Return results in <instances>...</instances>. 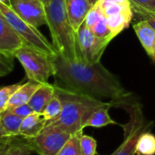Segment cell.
Here are the masks:
<instances>
[{
  "instance_id": "1",
  "label": "cell",
  "mask_w": 155,
  "mask_h": 155,
  "mask_svg": "<svg viewBox=\"0 0 155 155\" xmlns=\"http://www.w3.org/2000/svg\"><path fill=\"white\" fill-rule=\"evenodd\" d=\"M57 84L65 89L101 100L119 101L130 93L117 78L99 62L89 63L83 59H69L58 53L52 57Z\"/></svg>"
},
{
  "instance_id": "2",
  "label": "cell",
  "mask_w": 155,
  "mask_h": 155,
  "mask_svg": "<svg viewBox=\"0 0 155 155\" xmlns=\"http://www.w3.org/2000/svg\"><path fill=\"white\" fill-rule=\"evenodd\" d=\"M55 94L61 100L62 111L59 117L47 124L55 125L71 135L83 131L92 112L110 102L76 92L55 84Z\"/></svg>"
},
{
  "instance_id": "3",
  "label": "cell",
  "mask_w": 155,
  "mask_h": 155,
  "mask_svg": "<svg viewBox=\"0 0 155 155\" xmlns=\"http://www.w3.org/2000/svg\"><path fill=\"white\" fill-rule=\"evenodd\" d=\"M45 8L47 26L50 31L52 45L57 52L69 59H82L77 31L70 23L64 0H51Z\"/></svg>"
},
{
  "instance_id": "4",
  "label": "cell",
  "mask_w": 155,
  "mask_h": 155,
  "mask_svg": "<svg viewBox=\"0 0 155 155\" xmlns=\"http://www.w3.org/2000/svg\"><path fill=\"white\" fill-rule=\"evenodd\" d=\"M14 57L21 63L30 81L43 84L48 82L49 78L55 75L52 57L31 46L23 45L16 51Z\"/></svg>"
},
{
  "instance_id": "5",
  "label": "cell",
  "mask_w": 155,
  "mask_h": 155,
  "mask_svg": "<svg viewBox=\"0 0 155 155\" xmlns=\"http://www.w3.org/2000/svg\"><path fill=\"white\" fill-rule=\"evenodd\" d=\"M0 11L4 14L17 33L22 38L26 45L31 46L51 57L58 54L54 46L45 38V36L37 28L24 21L10 7L0 3Z\"/></svg>"
},
{
  "instance_id": "6",
  "label": "cell",
  "mask_w": 155,
  "mask_h": 155,
  "mask_svg": "<svg viewBox=\"0 0 155 155\" xmlns=\"http://www.w3.org/2000/svg\"><path fill=\"white\" fill-rule=\"evenodd\" d=\"M70 136V133L59 127L46 124L38 136L26 140L31 150L38 155H57Z\"/></svg>"
},
{
  "instance_id": "7",
  "label": "cell",
  "mask_w": 155,
  "mask_h": 155,
  "mask_svg": "<svg viewBox=\"0 0 155 155\" xmlns=\"http://www.w3.org/2000/svg\"><path fill=\"white\" fill-rule=\"evenodd\" d=\"M78 44L83 60L89 63L101 61L110 40L98 38L85 22L77 30Z\"/></svg>"
},
{
  "instance_id": "8",
  "label": "cell",
  "mask_w": 155,
  "mask_h": 155,
  "mask_svg": "<svg viewBox=\"0 0 155 155\" xmlns=\"http://www.w3.org/2000/svg\"><path fill=\"white\" fill-rule=\"evenodd\" d=\"M147 123L139 108L130 112V120L124 126V139L110 155H135L140 135L146 130Z\"/></svg>"
},
{
  "instance_id": "9",
  "label": "cell",
  "mask_w": 155,
  "mask_h": 155,
  "mask_svg": "<svg viewBox=\"0 0 155 155\" xmlns=\"http://www.w3.org/2000/svg\"><path fill=\"white\" fill-rule=\"evenodd\" d=\"M10 8L24 21L37 28L47 25L45 5L40 0H11Z\"/></svg>"
},
{
  "instance_id": "10",
  "label": "cell",
  "mask_w": 155,
  "mask_h": 155,
  "mask_svg": "<svg viewBox=\"0 0 155 155\" xmlns=\"http://www.w3.org/2000/svg\"><path fill=\"white\" fill-rule=\"evenodd\" d=\"M23 45L25 41L0 11V52L14 57L16 51Z\"/></svg>"
},
{
  "instance_id": "11",
  "label": "cell",
  "mask_w": 155,
  "mask_h": 155,
  "mask_svg": "<svg viewBox=\"0 0 155 155\" xmlns=\"http://www.w3.org/2000/svg\"><path fill=\"white\" fill-rule=\"evenodd\" d=\"M64 2L70 23L77 31L84 23L92 6L89 0H64Z\"/></svg>"
},
{
  "instance_id": "12",
  "label": "cell",
  "mask_w": 155,
  "mask_h": 155,
  "mask_svg": "<svg viewBox=\"0 0 155 155\" xmlns=\"http://www.w3.org/2000/svg\"><path fill=\"white\" fill-rule=\"evenodd\" d=\"M133 29L147 55L155 61V29L143 19L134 24Z\"/></svg>"
},
{
  "instance_id": "13",
  "label": "cell",
  "mask_w": 155,
  "mask_h": 155,
  "mask_svg": "<svg viewBox=\"0 0 155 155\" xmlns=\"http://www.w3.org/2000/svg\"><path fill=\"white\" fill-rule=\"evenodd\" d=\"M47 120L40 113L34 112L24 118L19 130V136L24 139H31L38 136L45 128Z\"/></svg>"
},
{
  "instance_id": "14",
  "label": "cell",
  "mask_w": 155,
  "mask_h": 155,
  "mask_svg": "<svg viewBox=\"0 0 155 155\" xmlns=\"http://www.w3.org/2000/svg\"><path fill=\"white\" fill-rule=\"evenodd\" d=\"M55 95V84H50L48 82L43 83L35 91L31 97L28 104L33 109L34 112L42 113L48 103Z\"/></svg>"
},
{
  "instance_id": "15",
  "label": "cell",
  "mask_w": 155,
  "mask_h": 155,
  "mask_svg": "<svg viewBox=\"0 0 155 155\" xmlns=\"http://www.w3.org/2000/svg\"><path fill=\"white\" fill-rule=\"evenodd\" d=\"M40 85L41 83L30 80H28L27 83L23 85L21 84V86L17 90V91L11 97L8 105V109L28 103L31 97L33 96L35 91L39 88Z\"/></svg>"
},
{
  "instance_id": "16",
  "label": "cell",
  "mask_w": 155,
  "mask_h": 155,
  "mask_svg": "<svg viewBox=\"0 0 155 155\" xmlns=\"http://www.w3.org/2000/svg\"><path fill=\"white\" fill-rule=\"evenodd\" d=\"M16 137H11L0 142V155H30L32 150L27 142L15 140Z\"/></svg>"
},
{
  "instance_id": "17",
  "label": "cell",
  "mask_w": 155,
  "mask_h": 155,
  "mask_svg": "<svg viewBox=\"0 0 155 155\" xmlns=\"http://www.w3.org/2000/svg\"><path fill=\"white\" fill-rule=\"evenodd\" d=\"M111 106L112 102H110L104 106L96 109L87 120L86 127L101 128L110 124H117V122L113 120L109 115V110Z\"/></svg>"
},
{
  "instance_id": "18",
  "label": "cell",
  "mask_w": 155,
  "mask_h": 155,
  "mask_svg": "<svg viewBox=\"0 0 155 155\" xmlns=\"http://www.w3.org/2000/svg\"><path fill=\"white\" fill-rule=\"evenodd\" d=\"M133 11L132 9L115 14L110 17H105L107 19L108 27L111 33L116 37L118 34H120L122 30H124L128 26L130 25L132 18H133Z\"/></svg>"
},
{
  "instance_id": "19",
  "label": "cell",
  "mask_w": 155,
  "mask_h": 155,
  "mask_svg": "<svg viewBox=\"0 0 155 155\" xmlns=\"http://www.w3.org/2000/svg\"><path fill=\"white\" fill-rule=\"evenodd\" d=\"M23 119L16 115L9 110H6L1 112L0 125L12 137L19 136V130Z\"/></svg>"
},
{
  "instance_id": "20",
  "label": "cell",
  "mask_w": 155,
  "mask_h": 155,
  "mask_svg": "<svg viewBox=\"0 0 155 155\" xmlns=\"http://www.w3.org/2000/svg\"><path fill=\"white\" fill-rule=\"evenodd\" d=\"M136 153L138 155H155V135L145 130L138 140Z\"/></svg>"
},
{
  "instance_id": "21",
  "label": "cell",
  "mask_w": 155,
  "mask_h": 155,
  "mask_svg": "<svg viewBox=\"0 0 155 155\" xmlns=\"http://www.w3.org/2000/svg\"><path fill=\"white\" fill-rule=\"evenodd\" d=\"M62 111V102L61 100L55 94L51 101L48 103L46 108L44 109L43 112L41 113L42 116L48 122H51L57 120Z\"/></svg>"
},
{
  "instance_id": "22",
  "label": "cell",
  "mask_w": 155,
  "mask_h": 155,
  "mask_svg": "<svg viewBox=\"0 0 155 155\" xmlns=\"http://www.w3.org/2000/svg\"><path fill=\"white\" fill-rule=\"evenodd\" d=\"M82 131L70 136L57 155H81V136Z\"/></svg>"
},
{
  "instance_id": "23",
  "label": "cell",
  "mask_w": 155,
  "mask_h": 155,
  "mask_svg": "<svg viewBox=\"0 0 155 155\" xmlns=\"http://www.w3.org/2000/svg\"><path fill=\"white\" fill-rule=\"evenodd\" d=\"M92 30V32L94 33V35L101 39H106V40H110L111 41L115 36L111 33V31L110 30L109 27H108V23H107V19L104 17H102L94 26L92 28H91Z\"/></svg>"
},
{
  "instance_id": "24",
  "label": "cell",
  "mask_w": 155,
  "mask_h": 155,
  "mask_svg": "<svg viewBox=\"0 0 155 155\" xmlns=\"http://www.w3.org/2000/svg\"><path fill=\"white\" fill-rule=\"evenodd\" d=\"M20 86V83H17L0 88V111L2 112L8 109V105L11 97Z\"/></svg>"
},
{
  "instance_id": "25",
  "label": "cell",
  "mask_w": 155,
  "mask_h": 155,
  "mask_svg": "<svg viewBox=\"0 0 155 155\" xmlns=\"http://www.w3.org/2000/svg\"><path fill=\"white\" fill-rule=\"evenodd\" d=\"M81 155H95L97 153V141L92 137L83 134L81 136Z\"/></svg>"
},
{
  "instance_id": "26",
  "label": "cell",
  "mask_w": 155,
  "mask_h": 155,
  "mask_svg": "<svg viewBox=\"0 0 155 155\" xmlns=\"http://www.w3.org/2000/svg\"><path fill=\"white\" fill-rule=\"evenodd\" d=\"M104 17V14H103V11L101 9V4L100 2H98L95 6H93L91 8V9L90 10V12L88 13L86 18H85V24L90 28H92L93 26L102 18Z\"/></svg>"
},
{
  "instance_id": "27",
  "label": "cell",
  "mask_w": 155,
  "mask_h": 155,
  "mask_svg": "<svg viewBox=\"0 0 155 155\" xmlns=\"http://www.w3.org/2000/svg\"><path fill=\"white\" fill-rule=\"evenodd\" d=\"M13 56L0 52V78L8 75L14 69Z\"/></svg>"
},
{
  "instance_id": "28",
  "label": "cell",
  "mask_w": 155,
  "mask_h": 155,
  "mask_svg": "<svg viewBox=\"0 0 155 155\" xmlns=\"http://www.w3.org/2000/svg\"><path fill=\"white\" fill-rule=\"evenodd\" d=\"M131 9L134 14L140 17L141 19L146 20L155 29V12H150V11H147L139 8H134V7H131Z\"/></svg>"
},
{
  "instance_id": "29",
  "label": "cell",
  "mask_w": 155,
  "mask_h": 155,
  "mask_svg": "<svg viewBox=\"0 0 155 155\" xmlns=\"http://www.w3.org/2000/svg\"><path fill=\"white\" fill-rule=\"evenodd\" d=\"M130 6L150 12H155V0H130Z\"/></svg>"
},
{
  "instance_id": "30",
  "label": "cell",
  "mask_w": 155,
  "mask_h": 155,
  "mask_svg": "<svg viewBox=\"0 0 155 155\" xmlns=\"http://www.w3.org/2000/svg\"><path fill=\"white\" fill-rule=\"evenodd\" d=\"M8 110H11L13 113H15L16 115L19 116L22 119L28 117V115H30L32 113H34L33 109L30 107V105L28 103L22 104V105H19V106H16V107H13V108H9Z\"/></svg>"
},
{
  "instance_id": "31",
  "label": "cell",
  "mask_w": 155,
  "mask_h": 155,
  "mask_svg": "<svg viewBox=\"0 0 155 155\" xmlns=\"http://www.w3.org/2000/svg\"><path fill=\"white\" fill-rule=\"evenodd\" d=\"M11 137H12V136H10V135L2 128V126L0 125V142H2V141L6 140L7 139L11 138Z\"/></svg>"
},
{
  "instance_id": "32",
  "label": "cell",
  "mask_w": 155,
  "mask_h": 155,
  "mask_svg": "<svg viewBox=\"0 0 155 155\" xmlns=\"http://www.w3.org/2000/svg\"><path fill=\"white\" fill-rule=\"evenodd\" d=\"M0 3H3V4L10 7L11 6V0H0Z\"/></svg>"
},
{
  "instance_id": "33",
  "label": "cell",
  "mask_w": 155,
  "mask_h": 155,
  "mask_svg": "<svg viewBox=\"0 0 155 155\" xmlns=\"http://www.w3.org/2000/svg\"><path fill=\"white\" fill-rule=\"evenodd\" d=\"M89 2H90L91 5L93 7V6H95L98 2H100V0H89Z\"/></svg>"
},
{
  "instance_id": "34",
  "label": "cell",
  "mask_w": 155,
  "mask_h": 155,
  "mask_svg": "<svg viewBox=\"0 0 155 155\" xmlns=\"http://www.w3.org/2000/svg\"><path fill=\"white\" fill-rule=\"evenodd\" d=\"M40 1H41L45 6H47V5H48V4H49V2L51 1V0H40Z\"/></svg>"
},
{
  "instance_id": "35",
  "label": "cell",
  "mask_w": 155,
  "mask_h": 155,
  "mask_svg": "<svg viewBox=\"0 0 155 155\" xmlns=\"http://www.w3.org/2000/svg\"><path fill=\"white\" fill-rule=\"evenodd\" d=\"M0 118H1V111H0Z\"/></svg>"
}]
</instances>
